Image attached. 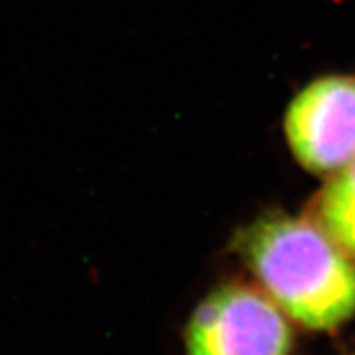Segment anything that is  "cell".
<instances>
[{"label": "cell", "mask_w": 355, "mask_h": 355, "mask_svg": "<svg viewBox=\"0 0 355 355\" xmlns=\"http://www.w3.org/2000/svg\"><path fill=\"white\" fill-rule=\"evenodd\" d=\"M234 247L283 313L314 331L355 314V261L319 224L279 212L241 229Z\"/></svg>", "instance_id": "obj_1"}, {"label": "cell", "mask_w": 355, "mask_h": 355, "mask_svg": "<svg viewBox=\"0 0 355 355\" xmlns=\"http://www.w3.org/2000/svg\"><path fill=\"white\" fill-rule=\"evenodd\" d=\"M293 332L268 295L242 283L216 288L191 314L186 355H290Z\"/></svg>", "instance_id": "obj_2"}, {"label": "cell", "mask_w": 355, "mask_h": 355, "mask_svg": "<svg viewBox=\"0 0 355 355\" xmlns=\"http://www.w3.org/2000/svg\"><path fill=\"white\" fill-rule=\"evenodd\" d=\"M293 155L316 175H337L355 162V76L308 84L285 115Z\"/></svg>", "instance_id": "obj_3"}, {"label": "cell", "mask_w": 355, "mask_h": 355, "mask_svg": "<svg viewBox=\"0 0 355 355\" xmlns=\"http://www.w3.org/2000/svg\"><path fill=\"white\" fill-rule=\"evenodd\" d=\"M319 225L355 261V162L339 171L319 194Z\"/></svg>", "instance_id": "obj_4"}]
</instances>
